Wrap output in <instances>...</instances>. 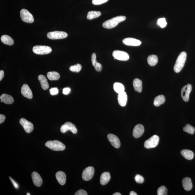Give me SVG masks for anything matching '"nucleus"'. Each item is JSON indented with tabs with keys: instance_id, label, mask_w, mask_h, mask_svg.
<instances>
[{
	"instance_id": "f257e3e1",
	"label": "nucleus",
	"mask_w": 195,
	"mask_h": 195,
	"mask_svg": "<svg viewBox=\"0 0 195 195\" xmlns=\"http://www.w3.org/2000/svg\"><path fill=\"white\" fill-rule=\"evenodd\" d=\"M126 17L125 16H119L112 18L105 22L103 24V27L105 28L112 29L115 28L120 22L125 20Z\"/></svg>"
},
{
	"instance_id": "423d86ee",
	"label": "nucleus",
	"mask_w": 195,
	"mask_h": 195,
	"mask_svg": "<svg viewBox=\"0 0 195 195\" xmlns=\"http://www.w3.org/2000/svg\"><path fill=\"white\" fill-rule=\"evenodd\" d=\"M20 14L21 19L24 22L32 23L34 21L33 15L27 9H22L20 12Z\"/></svg>"
},
{
	"instance_id": "2eb2a0df",
	"label": "nucleus",
	"mask_w": 195,
	"mask_h": 195,
	"mask_svg": "<svg viewBox=\"0 0 195 195\" xmlns=\"http://www.w3.org/2000/svg\"><path fill=\"white\" fill-rule=\"evenodd\" d=\"M122 42L124 44L129 46H139L141 44V42L140 40L132 38L124 39L122 40Z\"/></svg>"
},
{
	"instance_id": "6e6552de",
	"label": "nucleus",
	"mask_w": 195,
	"mask_h": 195,
	"mask_svg": "<svg viewBox=\"0 0 195 195\" xmlns=\"http://www.w3.org/2000/svg\"><path fill=\"white\" fill-rule=\"evenodd\" d=\"M112 56L114 59L120 61H127L130 59V56L128 53L124 51H114L112 53Z\"/></svg>"
},
{
	"instance_id": "58836bf2",
	"label": "nucleus",
	"mask_w": 195,
	"mask_h": 195,
	"mask_svg": "<svg viewBox=\"0 0 195 195\" xmlns=\"http://www.w3.org/2000/svg\"><path fill=\"white\" fill-rule=\"evenodd\" d=\"M49 91L50 94L52 96L57 95L59 93V89L57 88H51Z\"/></svg>"
},
{
	"instance_id": "a18cd8bd",
	"label": "nucleus",
	"mask_w": 195,
	"mask_h": 195,
	"mask_svg": "<svg viewBox=\"0 0 195 195\" xmlns=\"http://www.w3.org/2000/svg\"><path fill=\"white\" fill-rule=\"evenodd\" d=\"M130 195H137V194L134 191H131L130 193Z\"/></svg>"
},
{
	"instance_id": "f8f14e48",
	"label": "nucleus",
	"mask_w": 195,
	"mask_h": 195,
	"mask_svg": "<svg viewBox=\"0 0 195 195\" xmlns=\"http://www.w3.org/2000/svg\"><path fill=\"white\" fill-rule=\"evenodd\" d=\"M20 123L27 133H30L33 131L34 130L33 124L25 118L21 119L20 120Z\"/></svg>"
},
{
	"instance_id": "e433bc0d",
	"label": "nucleus",
	"mask_w": 195,
	"mask_h": 195,
	"mask_svg": "<svg viewBox=\"0 0 195 195\" xmlns=\"http://www.w3.org/2000/svg\"><path fill=\"white\" fill-rule=\"evenodd\" d=\"M135 180L137 183H142L144 181V178L143 176L140 175H137L135 177Z\"/></svg>"
},
{
	"instance_id": "4be33fe9",
	"label": "nucleus",
	"mask_w": 195,
	"mask_h": 195,
	"mask_svg": "<svg viewBox=\"0 0 195 195\" xmlns=\"http://www.w3.org/2000/svg\"><path fill=\"white\" fill-rule=\"evenodd\" d=\"M0 99L1 102H4L6 104H11L14 102V99L11 95L4 94L1 95Z\"/></svg>"
},
{
	"instance_id": "2f4dec72",
	"label": "nucleus",
	"mask_w": 195,
	"mask_h": 195,
	"mask_svg": "<svg viewBox=\"0 0 195 195\" xmlns=\"http://www.w3.org/2000/svg\"><path fill=\"white\" fill-rule=\"evenodd\" d=\"M47 77L50 80H57L60 78V75L56 72H49L47 73Z\"/></svg>"
},
{
	"instance_id": "39448f33",
	"label": "nucleus",
	"mask_w": 195,
	"mask_h": 195,
	"mask_svg": "<svg viewBox=\"0 0 195 195\" xmlns=\"http://www.w3.org/2000/svg\"><path fill=\"white\" fill-rule=\"evenodd\" d=\"M52 50L50 47L46 46L37 45L33 48V53L37 54L45 55L51 53Z\"/></svg>"
},
{
	"instance_id": "7c9ffc66",
	"label": "nucleus",
	"mask_w": 195,
	"mask_h": 195,
	"mask_svg": "<svg viewBox=\"0 0 195 195\" xmlns=\"http://www.w3.org/2000/svg\"><path fill=\"white\" fill-rule=\"evenodd\" d=\"M114 89L116 93L119 94L124 91L125 88L123 84L119 83H115L114 84Z\"/></svg>"
},
{
	"instance_id": "aec40b11",
	"label": "nucleus",
	"mask_w": 195,
	"mask_h": 195,
	"mask_svg": "<svg viewBox=\"0 0 195 195\" xmlns=\"http://www.w3.org/2000/svg\"><path fill=\"white\" fill-rule=\"evenodd\" d=\"M182 183L183 188L186 191H190L193 188V184L191 178H189L186 177L183 178L182 181Z\"/></svg>"
},
{
	"instance_id": "6ab92c4d",
	"label": "nucleus",
	"mask_w": 195,
	"mask_h": 195,
	"mask_svg": "<svg viewBox=\"0 0 195 195\" xmlns=\"http://www.w3.org/2000/svg\"><path fill=\"white\" fill-rule=\"evenodd\" d=\"M56 178L59 184L63 185L66 181V175L64 172L59 171L56 174Z\"/></svg>"
},
{
	"instance_id": "c85d7f7f",
	"label": "nucleus",
	"mask_w": 195,
	"mask_h": 195,
	"mask_svg": "<svg viewBox=\"0 0 195 195\" xmlns=\"http://www.w3.org/2000/svg\"><path fill=\"white\" fill-rule=\"evenodd\" d=\"M148 62L150 66H154L157 64L158 58L155 55H151L148 56L147 59Z\"/></svg>"
},
{
	"instance_id": "37998d69",
	"label": "nucleus",
	"mask_w": 195,
	"mask_h": 195,
	"mask_svg": "<svg viewBox=\"0 0 195 195\" xmlns=\"http://www.w3.org/2000/svg\"><path fill=\"white\" fill-rule=\"evenodd\" d=\"M6 117L2 114L0 115V124L2 123L5 120Z\"/></svg>"
},
{
	"instance_id": "1a4fd4ad",
	"label": "nucleus",
	"mask_w": 195,
	"mask_h": 195,
	"mask_svg": "<svg viewBox=\"0 0 195 195\" xmlns=\"http://www.w3.org/2000/svg\"><path fill=\"white\" fill-rule=\"evenodd\" d=\"M94 168L93 167L86 168L82 173V178L85 181H88L91 179L94 174Z\"/></svg>"
},
{
	"instance_id": "f704fd0d",
	"label": "nucleus",
	"mask_w": 195,
	"mask_h": 195,
	"mask_svg": "<svg viewBox=\"0 0 195 195\" xmlns=\"http://www.w3.org/2000/svg\"><path fill=\"white\" fill-rule=\"evenodd\" d=\"M158 195H166L167 194V189L165 186H162L159 187L157 190Z\"/></svg>"
},
{
	"instance_id": "9b49d317",
	"label": "nucleus",
	"mask_w": 195,
	"mask_h": 195,
	"mask_svg": "<svg viewBox=\"0 0 195 195\" xmlns=\"http://www.w3.org/2000/svg\"><path fill=\"white\" fill-rule=\"evenodd\" d=\"M68 130H70L73 134H76L77 132V130L75 125L70 122H65L60 128V131L62 133H65Z\"/></svg>"
},
{
	"instance_id": "9d476101",
	"label": "nucleus",
	"mask_w": 195,
	"mask_h": 195,
	"mask_svg": "<svg viewBox=\"0 0 195 195\" xmlns=\"http://www.w3.org/2000/svg\"><path fill=\"white\" fill-rule=\"evenodd\" d=\"M192 87L190 84L185 85L182 89L181 96L183 101L187 102L189 100L190 93L192 91Z\"/></svg>"
},
{
	"instance_id": "de8ad7c7",
	"label": "nucleus",
	"mask_w": 195,
	"mask_h": 195,
	"mask_svg": "<svg viewBox=\"0 0 195 195\" xmlns=\"http://www.w3.org/2000/svg\"><path fill=\"white\" fill-rule=\"evenodd\" d=\"M27 195H30V193H27Z\"/></svg>"
},
{
	"instance_id": "49530a36",
	"label": "nucleus",
	"mask_w": 195,
	"mask_h": 195,
	"mask_svg": "<svg viewBox=\"0 0 195 195\" xmlns=\"http://www.w3.org/2000/svg\"><path fill=\"white\" fill-rule=\"evenodd\" d=\"M122 195L121 194H120V193H118V192L115 193H114V194H113V195Z\"/></svg>"
},
{
	"instance_id": "c756f323",
	"label": "nucleus",
	"mask_w": 195,
	"mask_h": 195,
	"mask_svg": "<svg viewBox=\"0 0 195 195\" xmlns=\"http://www.w3.org/2000/svg\"><path fill=\"white\" fill-rule=\"evenodd\" d=\"M101 12L98 11H90L88 13L87 19L88 20H92L93 19L96 18L101 16Z\"/></svg>"
},
{
	"instance_id": "20e7f679",
	"label": "nucleus",
	"mask_w": 195,
	"mask_h": 195,
	"mask_svg": "<svg viewBox=\"0 0 195 195\" xmlns=\"http://www.w3.org/2000/svg\"><path fill=\"white\" fill-rule=\"evenodd\" d=\"M159 137L157 135H155L145 141L144 146L146 149H149L157 147L159 143Z\"/></svg>"
},
{
	"instance_id": "dca6fc26",
	"label": "nucleus",
	"mask_w": 195,
	"mask_h": 195,
	"mask_svg": "<svg viewBox=\"0 0 195 195\" xmlns=\"http://www.w3.org/2000/svg\"><path fill=\"white\" fill-rule=\"evenodd\" d=\"M21 93L25 97L31 99L33 98V93L30 87L27 84H24L21 88Z\"/></svg>"
},
{
	"instance_id": "f3484780",
	"label": "nucleus",
	"mask_w": 195,
	"mask_h": 195,
	"mask_svg": "<svg viewBox=\"0 0 195 195\" xmlns=\"http://www.w3.org/2000/svg\"><path fill=\"white\" fill-rule=\"evenodd\" d=\"M32 178L34 184L37 187H40L43 183L42 179L38 172H33L32 174Z\"/></svg>"
},
{
	"instance_id": "79ce46f5",
	"label": "nucleus",
	"mask_w": 195,
	"mask_h": 195,
	"mask_svg": "<svg viewBox=\"0 0 195 195\" xmlns=\"http://www.w3.org/2000/svg\"><path fill=\"white\" fill-rule=\"evenodd\" d=\"M9 178H10V179L11 180V182H12V183L13 184L14 187H15V188L16 189L19 188V185L17 184V182H16L15 181H14V180L11 178V177H9Z\"/></svg>"
},
{
	"instance_id": "5701e85b",
	"label": "nucleus",
	"mask_w": 195,
	"mask_h": 195,
	"mask_svg": "<svg viewBox=\"0 0 195 195\" xmlns=\"http://www.w3.org/2000/svg\"><path fill=\"white\" fill-rule=\"evenodd\" d=\"M111 179V175L110 173L108 172H104L101 174L100 180L101 184L102 185L107 184L110 180Z\"/></svg>"
},
{
	"instance_id": "bb28decb",
	"label": "nucleus",
	"mask_w": 195,
	"mask_h": 195,
	"mask_svg": "<svg viewBox=\"0 0 195 195\" xmlns=\"http://www.w3.org/2000/svg\"><path fill=\"white\" fill-rule=\"evenodd\" d=\"M1 41L4 44L9 46L12 45L14 43L13 39L8 35H2L1 37Z\"/></svg>"
},
{
	"instance_id": "f03ea898",
	"label": "nucleus",
	"mask_w": 195,
	"mask_h": 195,
	"mask_svg": "<svg viewBox=\"0 0 195 195\" xmlns=\"http://www.w3.org/2000/svg\"><path fill=\"white\" fill-rule=\"evenodd\" d=\"M186 57V53L184 51L181 52L179 55L174 67V70L176 73H178L181 71L184 67Z\"/></svg>"
},
{
	"instance_id": "c03bdc74",
	"label": "nucleus",
	"mask_w": 195,
	"mask_h": 195,
	"mask_svg": "<svg viewBox=\"0 0 195 195\" xmlns=\"http://www.w3.org/2000/svg\"><path fill=\"white\" fill-rule=\"evenodd\" d=\"M4 71L2 70H1L0 71V81H1L3 79V78H4Z\"/></svg>"
},
{
	"instance_id": "0eeeda50",
	"label": "nucleus",
	"mask_w": 195,
	"mask_h": 195,
	"mask_svg": "<svg viewBox=\"0 0 195 195\" xmlns=\"http://www.w3.org/2000/svg\"><path fill=\"white\" fill-rule=\"evenodd\" d=\"M67 33L63 31L50 32L47 34V37L51 40L62 39L67 37Z\"/></svg>"
},
{
	"instance_id": "ea45409f",
	"label": "nucleus",
	"mask_w": 195,
	"mask_h": 195,
	"mask_svg": "<svg viewBox=\"0 0 195 195\" xmlns=\"http://www.w3.org/2000/svg\"><path fill=\"white\" fill-rule=\"evenodd\" d=\"M88 194L87 192L83 189L78 190L75 194V195H87Z\"/></svg>"
},
{
	"instance_id": "4c0bfd02",
	"label": "nucleus",
	"mask_w": 195,
	"mask_h": 195,
	"mask_svg": "<svg viewBox=\"0 0 195 195\" xmlns=\"http://www.w3.org/2000/svg\"><path fill=\"white\" fill-rule=\"evenodd\" d=\"M109 1V0H93L92 4L96 5H100L104 4Z\"/></svg>"
},
{
	"instance_id": "7ed1b4c3",
	"label": "nucleus",
	"mask_w": 195,
	"mask_h": 195,
	"mask_svg": "<svg viewBox=\"0 0 195 195\" xmlns=\"http://www.w3.org/2000/svg\"><path fill=\"white\" fill-rule=\"evenodd\" d=\"M45 145L53 151H63L65 149V145L58 140L48 141Z\"/></svg>"
},
{
	"instance_id": "473e14b6",
	"label": "nucleus",
	"mask_w": 195,
	"mask_h": 195,
	"mask_svg": "<svg viewBox=\"0 0 195 195\" xmlns=\"http://www.w3.org/2000/svg\"><path fill=\"white\" fill-rule=\"evenodd\" d=\"M183 130L190 134L193 135L194 133L195 128L191 125L188 124L183 128Z\"/></svg>"
},
{
	"instance_id": "cd10ccee",
	"label": "nucleus",
	"mask_w": 195,
	"mask_h": 195,
	"mask_svg": "<svg viewBox=\"0 0 195 195\" xmlns=\"http://www.w3.org/2000/svg\"><path fill=\"white\" fill-rule=\"evenodd\" d=\"M165 98L163 95H159L155 98L154 101V105L156 107H159L165 102Z\"/></svg>"
},
{
	"instance_id": "412c9836",
	"label": "nucleus",
	"mask_w": 195,
	"mask_h": 195,
	"mask_svg": "<svg viewBox=\"0 0 195 195\" xmlns=\"http://www.w3.org/2000/svg\"><path fill=\"white\" fill-rule=\"evenodd\" d=\"M96 53H93L91 55V62L92 65L94 67L95 70L98 72H100L102 69V65L96 61Z\"/></svg>"
},
{
	"instance_id": "a19ab883",
	"label": "nucleus",
	"mask_w": 195,
	"mask_h": 195,
	"mask_svg": "<svg viewBox=\"0 0 195 195\" xmlns=\"http://www.w3.org/2000/svg\"><path fill=\"white\" fill-rule=\"evenodd\" d=\"M71 91V89L69 87L65 88L63 90V93L64 95L69 94Z\"/></svg>"
},
{
	"instance_id": "ddd939ff",
	"label": "nucleus",
	"mask_w": 195,
	"mask_h": 195,
	"mask_svg": "<svg viewBox=\"0 0 195 195\" xmlns=\"http://www.w3.org/2000/svg\"><path fill=\"white\" fill-rule=\"evenodd\" d=\"M108 139L110 142L111 144L112 145L114 148L118 149L120 146V142L118 137L116 135L112 134H109L107 136Z\"/></svg>"
},
{
	"instance_id": "a211bd4d",
	"label": "nucleus",
	"mask_w": 195,
	"mask_h": 195,
	"mask_svg": "<svg viewBox=\"0 0 195 195\" xmlns=\"http://www.w3.org/2000/svg\"><path fill=\"white\" fill-rule=\"evenodd\" d=\"M117 99L119 105L122 107H124L126 105L128 100V96L126 93L124 91L118 94Z\"/></svg>"
},
{
	"instance_id": "a878e982",
	"label": "nucleus",
	"mask_w": 195,
	"mask_h": 195,
	"mask_svg": "<svg viewBox=\"0 0 195 195\" xmlns=\"http://www.w3.org/2000/svg\"><path fill=\"white\" fill-rule=\"evenodd\" d=\"M181 154L183 157L187 160H191L194 158V153L190 150L186 149L182 150L181 151Z\"/></svg>"
},
{
	"instance_id": "72a5a7b5",
	"label": "nucleus",
	"mask_w": 195,
	"mask_h": 195,
	"mask_svg": "<svg viewBox=\"0 0 195 195\" xmlns=\"http://www.w3.org/2000/svg\"><path fill=\"white\" fill-rule=\"evenodd\" d=\"M81 69L82 66L79 64H77L70 67V70L72 72H79Z\"/></svg>"
},
{
	"instance_id": "4468645a",
	"label": "nucleus",
	"mask_w": 195,
	"mask_h": 195,
	"mask_svg": "<svg viewBox=\"0 0 195 195\" xmlns=\"http://www.w3.org/2000/svg\"><path fill=\"white\" fill-rule=\"evenodd\" d=\"M144 127L141 124H138L135 127L133 132L134 137L137 138L141 137L144 132Z\"/></svg>"
},
{
	"instance_id": "393cba45",
	"label": "nucleus",
	"mask_w": 195,
	"mask_h": 195,
	"mask_svg": "<svg viewBox=\"0 0 195 195\" xmlns=\"http://www.w3.org/2000/svg\"><path fill=\"white\" fill-rule=\"evenodd\" d=\"M142 81L138 78H136L133 81V86L134 89L137 92L141 93L142 89Z\"/></svg>"
},
{
	"instance_id": "c9c22d12",
	"label": "nucleus",
	"mask_w": 195,
	"mask_h": 195,
	"mask_svg": "<svg viewBox=\"0 0 195 195\" xmlns=\"http://www.w3.org/2000/svg\"><path fill=\"white\" fill-rule=\"evenodd\" d=\"M157 23L162 28H165L167 25L166 21L164 18L159 19L158 20Z\"/></svg>"
},
{
	"instance_id": "b1692460",
	"label": "nucleus",
	"mask_w": 195,
	"mask_h": 195,
	"mask_svg": "<svg viewBox=\"0 0 195 195\" xmlns=\"http://www.w3.org/2000/svg\"><path fill=\"white\" fill-rule=\"evenodd\" d=\"M38 79L41 83V87L43 90H46L49 88V84L45 76L43 75H40L38 77Z\"/></svg>"
}]
</instances>
